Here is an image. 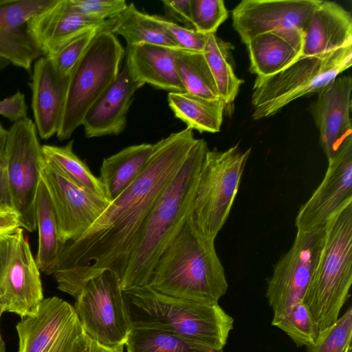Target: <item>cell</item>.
Wrapping results in <instances>:
<instances>
[{"label": "cell", "mask_w": 352, "mask_h": 352, "mask_svg": "<svg viewBox=\"0 0 352 352\" xmlns=\"http://www.w3.org/2000/svg\"><path fill=\"white\" fill-rule=\"evenodd\" d=\"M6 153L12 206L19 215L21 228L32 232L36 229L35 204L43 154L36 126L30 118L12 123L7 130Z\"/></svg>", "instance_id": "10"}, {"label": "cell", "mask_w": 352, "mask_h": 352, "mask_svg": "<svg viewBox=\"0 0 352 352\" xmlns=\"http://www.w3.org/2000/svg\"><path fill=\"white\" fill-rule=\"evenodd\" d=\"M74 140L63 146L45 144L42 146L44 157L54 164L65 175L78 185L90 192L105 197L104 187L100 179L73 151Z\"/></svg>", "instance_id": "32"}, {"label": "cell", "mask_w": 352, "mask_h": 352, "mask_svg": "<svg viewBox=\"0 0 352 352\" xmlns=\"http://www.w3.org/2000/svg\"><path fill=\"white\" fill-rule=\"evenodd\" d=\"M124 344L126 352H224L170 331L140 327L131 328Z\"/></svg>", "instance_id": "30"}, {"label": "cell", "mask_w": 352, "mask_h": 352, "mask_svg": "<svg viewBox=\"0 0 352 352\" xmlns=\"http://www.w3.org/2000/svg\"><path fill=\"white\" fill-rule=\"evenodd\" d=\"M153 144L142 143L125 147L103 159L100 179L106 198L111 202L129 188L144 170Z\"/></svg>", "instance_id": "25"}, {"label": "cell", "mask_w": 352, "mask_h": 352, "mask_svg": "<svg viewBox=\"0 0 352 352\" xmlns=\"http://www.w3.org/2000/svg\"><path fill=\"white\" fill-rule=\"evenodd\" d=\"M122 293L131 327L170 331L215 349H223L234 327L233 318L219 303L182 299L147 285Z\"/></svg>", "instance_id": "4"}, {"label": "cell", "mask_w": 352, "mask_h": 352, "mask_svg": "<svg viewBox=\"0 0 352 352\" xmlns=\"http://www.w3.org/2000/svg\"><path fill=\"white\" fill-rule=\"evenodd\" d=\"M167 99L175 117L187 128L199 133L220 131L226 106L221 99H207L186 91L168 92Z\"/></svg>", "instance_id": "26"}, {"label": "cell", "mask_w": 352, "mask_h": 352, "mask_svg": "<svg viewBox=\"0 0 352 352\" xmlns=\"http://www.w3.org/2000/svg\"><path fill=\"white\" fill-rule=\"evenodd\" d=\"M53 0H0V56L31 72L43 56L30 37L26 24Z\"/></svg>", "instance_id": "19"}, {"label": "cell", "mask_w": 352, "mask_h": 352, "mask_svg": "<svg viewBox=\"0 0 352 352\" xmlns=\"http://www.w3.org/2000/svg\"><path fill=\"white\" fill-rule=\"evenodd\" d=\"M352 341V308L350 307L331 326L318 333L307 352H347Z\"/></svg>", "instance_id": "34"}, {"label": "cell", "mask_w": 352, "mask_h": 352, "mask_svg": "<svg viewBox=\"0 0 352 352\" xmlns=\"http://www.w3.org/2000/svg\"><path fill=\"white\" fill-rule=\"evenodd\" d=\"M186 128L153 144L144 170L80 236L63 244L54 274L73 296L89 278L108 270L123 278L135 238L154 204L174 180L196 142Z\"/></svg>", "instance_id": "1"}, {"label": "cell", "mask_w": 352, "mask_h": 352, "mask_svg": "<svg viewBox=\"0 0 352 352\" xmlns=\"http://www.w3.org/2000/svg\"><path fill=\"white\" fill-rule=\"evenodd\" d=\"M16 328L18 352H78L85 333L74 307L56 296L44 298Z\"/></svg>", "instance_id": "13"}, {"label": "cell", "mask_w": 352, "mask_h": 352, "mask_svg": "<svg viewBox=\"0 0 352 352\" xmlns=\"http://www.w3.org/2000/svg\"><path fill=\"white\" fill-rule=\"evenodd\" d=\"M175 63L186 92L207 99H221L203 52L177 50Z\"/></svg>", "instance_id": "31"}, {"label": "cell", "mask_w": 352, "mask_h": 352, "mask_svg": "<svg viewBox=\"0 0 352 352\" xmlns=\"http://www.w3.org/2000/svg\"><path fill=\"white\" fill-rule=\"evenodd\" d=\"M252 148L238 145L220 151L208 149L199 171L192 220L197 229L215 240L229 216Z\"/></svg>", "instance_id": "8"}, {"label": "cell", "mask_w": 352, "mask_h": 352, "mask_svg": "<svg viewBox=\"0 0 352 352\" xmlns=\"http://www.w3.org/2000/svg\"><path fill=\"white\" fill-rule=\"evenodd\" d=\"M301 29H287L257 36L246 44L250 71L266 77L284 69L302 56Z\"/></svg>", "instance_id": "24"}, {"label": "cell", "mask_w": 352, "mask_h": 352, "mask_svg": "<svg viewBox=\"0 0 352 352\" xmlns=\"http://www.w3.org/2000/svg\"><path fill=\"white\" fill-rule=\"evenodd\" d=\"M70 75L59 73L44 56L33 64L29 83L34 124L41 139L56 135L63 114Z\"/></svg>", "instance_id": "20"}, {"label": "cell", "mask_w": 352, "mask_h": 352, "mask_svg": "<svg viewBox=\"0 0 352 352\" xmlns=\"http://www.w3.org/2000/svg\"><path fill=\"white\" fill-rule=\"evenodd\" d=\"M142 86L131 78L124 63L114 82L87 112L82 124L86 138L121 133L126 126L133 96Z\"/></svg>", "instance_id": "21"}, {"label": "cell", "mask_w": 352, "mask_h": 352, "mask_svg": "<svg viewBox=\"0 0 352 352\" xmlns=\"http://www.w3.org/2000/svg\"><path fill=\"white\" fill-rule=\"evenodd\" d=\"M124 346L117 347L104 346L92 338L85 332L82 336L78 352H123Z\"/></svg>", "instance_id": "43"}, {"label": "cell", "mask_w": 352, "mask_h": 352, "mask_svg": "<svg viewBox=\"0 0 352 352\" xmlns=\"http://www.w3.org/2000/svg\"><path fill=\"white\" fill-rule=\"evenodd\" d=\"M6 136L0 140V208H13L7 172Z\"/></svg>", "instance_id": "41"}, {"label": "cell", "mask_w": 352, "mask_h": 352, "mask_svg": "<svg viewBox=\"0 0 352 352\" xmlns=\"http://www.w3.org/2000/svg\"><path fill=\"white\" fill-rule=\"evenodd\" d=\"M4 312L3 308L0 306V318L2 314ZM0 352H6V345L5 342L1 337V331H0Z\"/></svg>", "instance_id": "44"}, {"label": "cell", "mask_w": 352, "mask_h": 352, "mask_svg": "<svg viewBox=\"0 0 352 352\" xmlns=\"http://www.w3.org/2000/svg\"><path fill=\"white\" fill-rule=\"evenodd\" d=\"M43 299L40 270L23 229L0 236V306L24 318L35 315Z\"/></svg>", "instance_id": "11"}, {"label": "cell", "mask_w": 352, "mask_h": 352, "mask_svg": "<svg viewBox=\"0 0 352 352\" xmlns=\"http://www.w3.org/2000/svg\"><path fill=\"white\" fill-rule=\"evenodd\" d=\"M321 0H243L232 10V26L247 44L258 35L303 28Z\"/></svg>", "instance_id": "16"}, {"label": "cell", "mask_w": 352, "mask_h": 352, "mask_svg": "<svg viewBox=\"0 0 352 352\" xmlns=\"http://www.w3.org/2000/svg\"><path fill=\"white\" fill-rule=\"evenodd\" d=\"M111 32L122 36L127 46L148 44L181 50L151 14L142 12L133 3L116 18Z\"/></svg>", "instance_id": "28"}, {"label": "cell", "mask_w": 352, "mask_h": 352, "mask_svg": "<svg viewBox=\"0 0 352 352\" xmlns=\"http://www.w3.org/2000/svg\"><path fill=\"white\" fill-rule=\"evenodd\" d=\"M162 4L167 16L175 19L188 28H193L191 22L190 0H164Z\"/></svg>", "instance_id": "40"}, {"label": "cell", "mask_w": 352, "mask_h": 352, "mask_svg": "<svg viewBox=\"0 0 352 352\" xmlns=\"http://www.w3.org/2000/svg\"><path fill=\"white\" fill-rule=\"evenodd\" d=\"M324 229L297 231L289 250L274 267L265 296L273 314L302 302L317 263Z\"/></svg>", "instance_id": "14"}, {"label": "cell", "mask_w": 352, "mask_h": 352, "mask_svg": "<svg viewBox=\"0 0 352 352\" xmlns=\"http://www.w3.org/2000/svg\"><path fill=\"white\" fill-rule=\"evenodd\" d=\"M115 19L97 21L71 11L65 0H53L30 18L27 32L43 56L49 57L78 34L94 28L112 30Z\"/></svg>", "instance_id": "18"}, {"label": "cell", "mask_w": 352, "mask_h": 352, "mask_svg": "<svg viewBox=\"0 0 352 352\" xmlns=\"http://www.w3.org/2000/svg\"><path fill=\"white\" fill-rule=\"evenodd\" d=\"M125 49L111 31L99 32L72 69L60 126V141L71 138L82 124L94 103L120 73Z\"/></svg>", "instance_id": "7"}, {"label": "cell", "mask_w": 352, "mask_h": 352, "mask_svg": "<svg viewBox=\"0 0 352 352\" xmlns=\"http://www.w3.org/2000/svg\"><path fill=\"white\" fill-rule=\"evenodd\" d=\"M177 50L148 44L126 46L124 63L131 78L142 85L184 92L175 63Z\"/></svg>", "instance_id": "23"}, {"label": "cell", "mask_w": 352, "mask_h": 352, "mask_svg": "<svg viewBox=\"0 0 352 352\" xmlns=\"http://www.w3.org/2000/svg\"><path fill=\"white\" fill-rule=\"evenodd\" d=\"M208 149L197 139L174 180L143 222L120 285L122 290L147 285L160 255L192 215L201 166Z\"/></svg>", "instance_id": "2"}, {"label": "cell", "mask_w": 352, "mask_h": 352, "mask_svg": "<svg viewBox=\"0 0 352 352\" xmlns=\"http://www.w3.org/2000/svg\"><path fill=\"white\" fill-rule=\"evenodd\" d=\"M347 352H352V348L350 349Z\"/></svg>", "instance_id": "47"}, {"label": "cell", "mask_w": 352, "mask_h": 352, "mask_svg": "<svg viewBox=\"0 0 352 352\" xmlns=\"http://www.w3.org/2000/svg\"><path fill=\"white\" fill-rule=\"evenodd\" d=\"M72 12L97 21L116 18L127 7L124 0H65Z\"/></svg>", "instance_id": "37"}, {"label": "cell", "mask_w": 352, "mask_h": 352, "mask_svg": "<svg viewBox=\"0 0 352 352\" xmlns=\"http://www.w3.org/2000/svg\"><path fill=\"white\" fill-rule=\"evenodd\" d=\"M28 109L25 94L19 91L0 100V115L13 123L28 117Z\"/></svg>", "instance_id": "39"}, {"label": "cell", "mask_w": 352, "mask_h": 352, "mask_svg": "<svg viewBox=\"0 0 352 352\" xmlns=\"http://www.w3.org/2000/svg\"><path fill=\"white\" fill-rule=\"evenodd\" d=\"M85 332L107 347L124 346L131 324L117 276L105 270L87 278L73 296Z\"/></svg>", "instance_id": "9"}, {"label": "cell", "mask_w": 352, "mask_h": 352, "mask_svg": "<svg viewBox=\"0 0 352 352\" xmlns=\"http://www.w3.org/2000/svg\"><path fill=\"white\" fill-rule=\"evenodd\" d=\"M302 56H314L352 45V16L340 4L322 1L303 30Z\"/></svg>", "instance_id": "22"}, {"label": "cell", "mask_w": 352, "mask_h": 352, "mask_svg": "<svg viewBox=\"0 0 352 352\" xmlns=\"http://www.w3.org/2000/svg\"><path fill=\"white\" fill-rule=\"evenodd\" d=\"M352 284V201L326 223L320 253L302 302L318 335L339 318Z\"/></svg>", "instance_id": "5"}, {"label": "cell", "mask_w": 352, "mask_h": 352, "mask_svg": "<svg viewBox=\"0 0 352 352\" xmlns=\"http://www.w3.org/2000/svg\"><path fill=\"white\" fill-rule=\"evenodd\" d=\"M325 175L296 217L297 231L322 230L342 206L352 201V135L328 160Z\"/></svg>", "instance_id": "15"}, {"label": "cell", "mask_w": 352, "mask_h": 352, "mask_svg": "<svg viewBox=\"0 0 352 352\" xmlns=\"http://www.w3.org/2000/svg\"><path fill=\"white\" fill-rule=\"evenodd\" d=\"M21 228L19 215L13 208H0V236Z\"/></svg>", "instance_id": "42"}, {"label": "cell", "mask_w": 352, "mask_h": 352, "mask_svg": "<svg viewBox=\"0 0 352 352\" xmlns=\"http://www.w3.org/2000/svg\"><path fill=\"white\" fill-rule=\"evenodd\" d=\"M151 15L167 32L181 50L204 52L209 35L201 34L193 28L180 25L162 16Z\"/></svg>", "instance_id": "38"}, {"label": "cell", "mask_w": 352, "mask_h": 352, "mask_svg": "<svg viewBox=\"0 0 352 352\" xmlns=\"http://www.w3.org/2000/svg\"><path fill=\"white\" fill-rule=\"evenodd\" d=\"M7 133V130L3 127L2 124L0 122V140L1 139L6 135Z\"/></svg>", "instance_id": "46"}, {"label": "cell", "mask_w": 352, "mask_h": 352, "mask_svg": "<svg viewBox=\"0 0 352 352\" xmlns=\"http://www.w3.org/2000/svg\"><path fill=\"white\" fill-rule=\"evenodd\" d=\"M102 31L111 30L106 28H94L85 30L70 39L55 54L47 58L59 73L69 76L93 39Z\"/></svg>", "instance_id": "35"}, {"label": "cell", "mask_w": 352, "mask_h": 352, "mask_svg": "<svg viewBox=\"0 0 352 352\" xmlns=\"http://www.w3.org/2000/svg\"><path fill=\"white\" fill-rule=\"evenodd\" d=\"M351 91L350 76L337 77L317 93L316 100L309 108L327 160L331 159L342 142L352 135Z\"/></svg>", "instance_id": "17"}, {"label": "cell", "mask_w": 352, "mask_h": 352, "mask_svg": "<svg viewBox=\"0 0 352 352\" xmlns=\"http://www.w3.org/2000/svg\"><path fill=\"white\" fill-rule=\"evenodd\" d=\"M272 325L284 331L298 347L309 346L318 336L311 311L303 302L292 304L274 313Z\"/></svg>", "instance_id": "33"}, {"label": "cell", "mask_w": 352, "mask_h": 352, "mask_svg": "<svg viewBox=\"0 0 352 352\" xmlns=\"http://www.w3.org/2000/svg\"><path fill=\"white\" fill-rule=\"evenodd\" d=\"M10 64V62L6 58L0 56V72L3 70Z\"/></svg>", "instance_id": "45"}, {"label": "cell", "mask_w": 352, "mask_h": 352, "mask_svg": "<svg viewBox=\"0 0 352 352\" xmlns=\"http://www.w3.org/2000/svg\"><path fill=\"white\" fill-rule=\"evenodd\" d=\"M38 246L36 263L40 272L52 275L63 244L60 240L56 217L46 187L41 180L35 204Z\"/></svg>", "instance_id": "27"}, {"label": "cell", "mask_w": 352, "mask_h": 352, "mask_svg": "<svg viewBox=\"0 0 352 352\" xmlns=\"http://www.w3.org/2000/svg\"><path fill=\"white\" fill-rule=\"evenodd\" d=\"M230 43L219 38L216 34H210L204 55L214 80L219 95L226 105L233 102L243 80L234 74L230 61Z\"/></svg>", "instance_id": "29"}, {"label": "cell", "mask_w": 352, "mask_h": 352, "mask_svg": "<svg viewBox=\"0 0 352 352\" xmlns=\"http://www.w3.org/2000/svg\"><path fill=\"white\" fill-rule=\"evenodd\" d=\"M352 65V45L327 53L302 56L280 72L255 79L252 118L274 116L301 97L318 93Z\"/></svg>", "instance_id": "6"}, {"label": "cell", "mask_w": 352, "mask_h": 352, "mask_svg": "<svg viewBox=\"0 0 352 352\" xmlns=\"http://www.w3.org/2000/svg\"><path fill=\"white\" fill-rule=\"evenodd\" d=\"M147 286L162 294L214 304L228 289L214 240L201 233L192 215L160 255Z\"/></svg>", "instance_id": "3"}, {"label": "cell", "mask_w": 352, "mask_h": 352, "mask_svg": "<svg viewBox=\"0 0 352 352\" xmlns=\"http://www.w3.org/2000/svg\"><path fill=\"white\" fill-rule=\"evenodd\" d=\"M40 174L52 204L63 244L84 234L111 203L76 184L44 155Z\"/></svg>", "instance_id": "12"}, {"label": "cell", "mask_w": 352, "mask_h": 352, "mask_svg": "<svg viewBox=\"0 0 352 352\" xmlns=\"http://www.w3.org/2000/svg\"><path fill=\"white\" fill-rule=\"evenodd\" d=\"M191 22L196 31L210 35L228 19L223 0H190Z\"/></svg>", "instance_id": "36"}]
</instances>
